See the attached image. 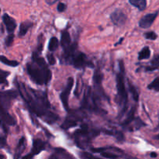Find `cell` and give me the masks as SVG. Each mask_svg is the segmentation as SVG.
I'll use <instances>...</instances> for the list:
<instances>
[{"label": "cell", "instance_id": "22", "mask_svg": "<svg viewBox=\"0 0 159 159\" xmlns=\"http://www.w3.org/2000/svg\"><path fill=\"white\" fill-rule=\"evenodd\" d=\"M148 88L149 89H153L156 92H159V77H157L153 82H151Z\"/></svg>", "mask_w": 159, "mask_h": 159}, {"label": "cell", "instance_id": "35", "mask_svg": "<svg viewBox=\"0 0 159 159\" xmlns=\"http://www.w3.org/2000/svg\"><path fill=\"white\" fill-rule=\"evenodd\" d=\"M155 139H158V140H159V135H158V136H157L156 138H155Z\"/></svg>", "mask_w": 159, "mask_h": 159}, {"label": "cell", "instance_id": "8", "mask_svg": "<svg viewBox=\"0 0 159 159\" xmlns=\"http://www.w3.org/2000/svg\"><path fill=\"white\" fill-rule=\"evenodd\" d=\"M158 15V12H155L154 13H149L144 16L139 21L140 27L143 28V29H148V28L151 27Z\"/></svg>", "mask_w": 159, "mask_h": 159}, {"label": "cell", "instance_id": "17", "mask_svg": "<svg viewBox=\"0 0 159 159\" xmlns=\"http://www.w3.org/2000/svg\"><path fill=\"white\" fill-rule=\"evenodd\" d=\"M159 68V56L157 57H155L152 61V65L150 66L146 67L145 71H153L155 70H157Z\"/></svg>", "mask_w": 159, "mask_h": 159}, {"label": "cell", "instance_id": "13", "mask_svg": "<svg viewBox=\"0 0 159 159\" xmlns=\"http://www.w3.org/2000/svg\"><path fill=\"white\" fill-rule=\"evenodd\" d=\"M33 26L32 22L30 21H25L21 23L20 26V31H19V36L20 37H23V36L26 35V34L27 33L28 30Z\"/></svg>", "mask_w": 159, "mask_h": 159}, {"label": "cell", "instance_id": "10", "mask_svg": "<svg viewBox=\"0 0 159 159\" xmlns=\"http://www.w3.org/2000/svg\"><path fill=\"white\" fill-rule=\"evenodd\" d=\"M45 148V144L42 140L40 139H34L33 141V148L31 154L33 155H36L40 154V152Z\"/></svg>", "mask_w": 159, "mask_h": 159}, {"label": "cell", "instance_id": "31", "mask_svg": "<svg viewBox=\"0 0 159 159\" xmlns=\"http://www.w3.org/2000/svg\"><path fill=\"white\" fill-rule=\"evenodd\" d=\"M81 157H82V158H94V156H93V155H90V154H88V153H82V155H81Z\"/></svg>", "mask_w": 159, "mask_h": 159}, {"label": "cell", "instance_id": "26", "mask_svg": "<svg viewBox=\"0 0 159 159\" xmlns=\"http://www.w3.org/2000/svg\"><path fill=\"white\" fill-rule=\"evenodd\" d=\"M101 155L104 158H118V155H114V154H112V153H109V152H101Z\"/></svg>", "mask_w": 159, "mask_h": 159}, {"label": "cell", "instance_id": "37", "mask_svg": "<svg viewBox=\"0 0 159 159\" xmlns=\"http://www.w3.org/2000/svg\"><path fill=\"white\" fill-rule=\"evenodd\" d=\"M0 12H1V9H0Z\"/></svg>", "mask_w": 159, "mask_h": 159}, {"label": "cell", "instance_id": "7", "mask_svg": "<svg viewBox=\"0 0 159 159\" xmlns=\"http://www.w3.org/2000/svg\"><path fill=\"white\" fill-rule=\"evenodd\" d=\"M110 19H111L113 24L120 26L125 24L127 17L121 9H116L110 15Z\"/></svg>", "mask_w": 159, "mask_h": 159}, {"label": "cell", "instance_id": "1", "mask_svg": "<svg viewBox=\"0 0 159 159\" xmlns=\"http://www.w3.org/2000/svg\"><path fill=\"white\" fill-rule=\"evenodd\" d=\"M18 89L30 110L37 116L43 118L48 124L54 123L58 119V116L51 110V104L45 92L33 89L22 83L18 84Z\"/></svg>", "mask_w": 159, "mask_h": 159}, {"label": "cell", "instance_id": "4", "mask_svg": "<svg viewBox=\"0 0 159 159\" xmlns=\"http://www.w3.org/2000/svg\"><path fill=\"white\" fill-rule=\"evenodd\" d=\"M70 64H72L75 68H83L85 67H93V64L91 63L87 59L85 54L82 52H75L72 57L71 59Z\"/></svg>", "mask_w": 159, "mask_h": 159}, {"label": "cell", "instance_id": "18", "mask_svg": "<svg viewBox=\"0 0 159 159\" xmlns=\"http://www.w3.org/2000/svg\"><path fill=\"white\" fill-rule=\"evenodd\" d=\"M0 61L2 63L5 64V65H8V66L11 67H16L19 65V62L16 61H12V60H9L7 57H6L5 56L0 55Z\"/></svg>", "mask_w": 159, "mask_h": 159}, {"label": "cell", "instance_id": "28", "mask_svg": "<svg viewBox=\"0 0 159 159\" xmlns=\"http://www.w3.org/2000/svg\"><path fill=\"white\" fill-rule=\"evenodd\" d=\"M66 8H67L66 5L63 2H60L58 5H57V10H58V12H64V11L66 9Z\"/></svg>", "mask_w": 159, "mask_h": 159}, {"label": "cell", "instance_id": "25", "mask_svg": "<svg viewBox=\"0 0 159 159\" xmlns=\"http://www.w3.org/2000/svg\"><path fill=\"white\" fill-rule=\"evenodd\" d=\"M144 37H145L146 39L148 40H155L157 39V34H155V32L153 31H150V32H148L144 34Z\"/></svg>", "mask_w": 159, "mask_h": 159}, {"label": "cell", "instance_id": "23", "mask_svg": "<svg viewBox=\"0 0 159 159\" xmlns=\"http://www.w3.org/2000/svg\"><path fill=\"white\" fill-rule=\"evenodd\" d=\"M9 75V71H5L0 70V84H7L6 77Z\"/></svg>", "mask_w": 159, "mask_h": 159}, {"label": "cell", "instance_id": "32", "mask_svg": "<svg viewBox=\"0 0 159 159\" xmlns=\"http://www.w3.org/2000/svg\"><path fill=\"white\" fill-rule=\"evenodd\" d=\"M57 1H58V0H45V2H46L48 5H53L55 2H57Z\"/></svg>", "mask_w": 159, "mask_h": 159}, {"label": "cell", "instance_id": "6", "mask_svg": "<svg viewBox=\"0 0 159 159\" xmlns=\"http://www.w3.org/2000/svg\"><path fill=\"white\" fill-rule=\"evenodd\" d=\"M73 85H74V79L73 78L69 77L67 81V85L64 91L61 93L60 95V99L61 100L62 104H63L64 107L66 110H69V107H68V97H69L70 93L72 89Z\"/></svg>", "mask_w": 159, "mask_h": 159}, {"label": "cell", "instance_id": "14", "mask_svg": "<svg viewBox=\"0 0 159 159\" xmlns=\"http://www.w3.org/2000/svg\"><path fill=\"white\" fill-rule=\"evenodd\" d=\"M132 6L138 8L139 10L143 11L147 7V1L146 0H129Z\"/></svg>", "mask_w": 159, "mask_h": 159}, {"label": "cell", "instance_id": "11", "mask_svg": "<svg viewBox=\"0 0 159 159\" xmlns=\"http://www.w3.org/2000/svg\"><path fill=\"white\" fill-rule=\"evenodd\" d=\"M26 139H25V138H22L19 141L18 144H17L16 151V155L15 156H14V158H18L21 157V155L23 153L25 148H26Z\"/></svg>", "mask_w": 159, "mask_h": 159}, {"label": "cell", "instance_id": "30", "mask_svg": "<svg viewBox=\"0 0 159 159\" xmlns=\"http://www.w3.org/2000/svg\"><path fill=\"white\" fill-rule=\"evenodd\" d=\"M105 148H91V151L93 153H101L103 151H105Z\"/></svg>", "mask_w": 159, "mask_h": 159}, {"label": "cell", "instance_id": "3", "mask_svg": "<svg viewBox=\"0 0 159 159\" xmlns=\"http://www.w3.org/2000/svg\"><path fill=\"white\" fill-rule=\"evenodd\" d=\"M120 72L116 75V88H117L118 97L120 99V104L122 106L123 113L125 112L127 109V103L128 98H127V92L126 89L125 83H124V61L120 60L119 61Z\"/></svg>", "mask_w": 159, "mask_h": 159}, {"label": "cell", "instance_id": "20", "mask_svg": "<svg viewBox=\"0 0 159 159\" xmlns=\"http://www.w3.org/2000/svg\"><path fill=\"white\" fill-rule=\"evenodd\" d=\"M134 113H135V108L134 107H133V108L130 110V111L129 112V114H128V116H127V117L126 118L125 120H124V123H123V125L124 126L129 125V124H130V123H131L132 121L135 119Z\"/></svg>", "mask_w": 159, "mask_h": 159}, {"label": "cell", "instance_id": "34", "mask_svg": "<svg viewBox=\"0 0 159 159\" xmlns=\"http://www.w3.org/2000/svg\"><path fill=\"white\" fill-rule=\"evenodd\" d=\"M124 40V38H121L120 40V41L118 42V43H115V46H116V45H118V44H120V43H121V42H122V40Z\"/></svg>", "mask_w": 159, "mask_h": 159}, {"label": "cell", "instance_id": "5", "mask_svg": "<svg viewBox=\"0 0 159 159\" xmlns=\"http://www.w3.org/2000/svg\"><path fill=\"white\" fill-rule=\"evenodd\" d=\"M17 96L16 92L14 90H8L0 93V107L7 110L10 107L11 101Z\"/></svg>", "mask_w": 159, "mask_h": 159}, {"label": "cell", "instance_id": "21", "mask_svg": "<svg viewBox=\"0 0 159 159\" xmlns=\"http://www.w3.org/2000/svg\"><path fill=\"white\" fill-rule=\"evenodd\" d=\"M129 91L131 93L134 99L136 102H138V99H139V94H138V90H137V89L135 88V86H134L130 82H129Z\"/></svg>", "mask_w": 159, "mask_h": 159}, {"label": "cell", "instance_id": "36", "mask_svg": "<svg viewBox=\"0 0 159 159\" xmlns=\"http://www.w3.org/2000/svg\"><path fill=\"white\" fill-rule=\"evenodd\" d=\"M1 123H2L1 122V119H0V127H1Z\"/></svg>", "mask_w": 159, "mask_h": 159}, {"label": "cell", "instance_id": "19", "mask_svg": "<svg viewBox=\"0 0 159 159\" xmlns=\"http://www.w3.org/2000/svg\"><path fill=\"white\" fill-rule=\"evenodd\" d=\"M77 125V120H75L74 118H68L66 119V120L64 122V124H62L61 127L63 129H69L70 127H75Z\"/></svg>", "mask_w": 159, "mask_h": 159}, {"label": "cell", "instance_id": "12", "mask_svg": "<svg viewBox=\"0 0 159 159\" xmlns=\"http://www.w3.org/2000/svg\"><path fill=\"white\" fill-rule=\"evenodd\" d=\"M61 44L62 48H68L71 44V37H70L69 33L67 30L63 31L61 33Z\"/></svg>", "mask_w": 159, "mask_h": 159}, {"label": "cell", "instance_id": "9", "mask_svg": "<svg viewBox=\"0 0 159 159\" xmlns=\"http://www.w3.org/2000/svg\"><path fill=\"white\" fill-rule=\"evenodd\" d=\"M2 20L4 24L6 25V30L11 34V33L13 32L15 30L16 27V21L12 18L11 16H9L8 14L5 13L2 16Z\"/></svg>", "mask_w": 159, "mask_h": 159}, {"label": "cell", "instance_id": "27", "mask_svg": "<svg viewBox=\"0 0 159 159\" xmlns=\"http://www.w3.org/2000/svg\"><path fill=\"white\" fill-rule=\"evenodd\" d=\"M47 57H48V63H49V65H54V64L56 63V59H55V57H54V54H48Z\"/></svg>", "mask_w": 159, "mask_h": 159}, {"label": "cell", "instance_id": "15", "mask_svg": "<svg viewBox=\"0 0 159 159\" xmlns=\"http://www.w3.org/2000/svg\"><path fill=\"white\" fill-rule=\"evenodd\" d=\"M151 56V51L148 47H144L139 53L138 55V60H144V59H148Z\"/></svg>", "mask_w": 159, "mask_h": 159}, {"label": "cell", "instance_id": "29", "mask_svg": "<svg viewBox=\"0 0 159 159\" xmlns=\"http://www.w3.org/2000/svg\"><path fill=\"white\" fill-rule=\"evenodd\" d=\"M6 145V138L0 136V148H3Z\"/></svg>", "mask_w": 159, "mask_h": 159}, {"label": "cell", "instance_id": "2", "mask_svg": "<svg viewBox=\"0 0 159 159\" xmlns=\"http://www.w3.org/2000/svg\"><path fill=\"white\" fill-rule=\"evenodd\" d=\"M26 70L31 80L37 85H47L51 79V71L43 57L37 52L33 54V61L26 65Z\"/></svg>", "mask_w": 159, "mask_h": 159}, {"label": "cell", "instance_id": "33", "mask_svg": "<svg viewBox=\"0 0 159 159\" xmlns=\"http://www.w3.org/2000/svg\"><path fill=\"white\" fill-rule=\"evenodd\" d=\"M151 157H152V158H156L157 154L155 153V152H152V153H151Z\"/></svg>", "mask_w": 159, "mask_h": 159}, {"label": "cell", "instance_id": "16", "mask_svg": "<svg viewBox=\"0 0 159 159\" xmlns=\"http://www.w3.org/2000/svg\"><path fill=\"white\" fill-rule=\"evenodd\" d=\"M59 45V41L57 40V37H51L50 39L49 44H48V49H49L50 51H54L57 49Z\"/></svg>", "mask_w": 159, "mask_h": 159}, {"label": "cell", "instance_id": "24", "mask_svg": "<svg viewBox=\"0 0 159 159\" xmlns=\"http://www.w3.org/2000/svg\"><path fill=\"white\" fill-rule=\"evenodd\" d=\"M13 39H14V35L12 33L9 34L7 37H6L5 39V43H6V47H10L12 45V42H13Z\"/></svg>", "mask_w": 159, "mask_h": 159}]
</instances>
